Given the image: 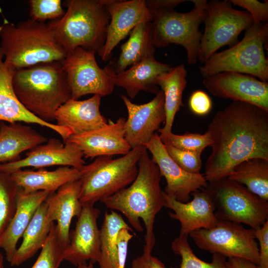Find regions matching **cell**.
I'll return each instance as SVG.
<instances>
[{"instance_id": "6da1fadb", "label": "cell", "mask_w": 268, "mask_h": 268, "mask_svg": "<svg viewBox=\"0 0 268 268\" xmlns=\"http://www.w3.org/2000/svg\"><path fill=\"white\" fill-rule=\"evenodd\" d=\"M206 132L211 141L203 174L208 183L227 178L244 161L268 160V111L259 107L233 101L215 114Z\"/></svg>"}, {"instance_id": "7a4b0ae2", "label": "cell", "mask_w": 268, "mask_h": 268, "mask_svg": "<svg viewBox=\"0 0 268 268\" xmlns=\"http://www.w3.org/2000/svg\"><path fill=\"white\" fill-rule=\"evenodd\" d=\"M137 175L128 187L100 201L112 210L121 212L136 231L146 233L143 252L151 253L155 243L154 224L157 213L164 207V191L160 186L161 175L147 150L143 151L138 163Z\"/></svg>"}, {"instance_id": "3957f363", "label": "cell", "mask_w": 268, "mask_h": 268, "mask_svg": "<svg viewBox=\"0 0 268 268\" xmlns=\"http://www.w3.org/2000/svg\"><path fill=\"white\" fill-rule=\"evenodd\" d=\"M12 84L22 106L49 123L55 120L57 109L71 98L61 61L41 63L15 70Z\"/></svg>"}, {"instance_id": "277c9868", "label": "cell", "mask_w": 268, "mask_h": 268, "mask_svg": "<svg viewBox=\"0 0 268 268\" xmlns=\"http://www.w3.org/2000/svg\"><path fill=\"white\" fill-rule=\"evenodd\" d=\"M64 5V15L47 23L56 41L67 53L77 48L98 53L110 19L106 0H67Z\"/></svg>"}, {"instance_id": "5b68a950", "label": "cell", "mask_w": 268, "mask_h": 268, "mask_svg": "<svg viewBox=\"0 0 268 268\" xmlns=\"http://www.w3.org/2000/svg\"><path fill=\"white\" fill-rule=\"evenodd\" d=\"M0 39L4 61L14 70L62 61L67 54L47 23L30 18L17 24L5 20L0 26Z\"/></svg>"}, {"instance_id": "8992f818", "label": "cell", "mask_w": 268, "mask_h": 268, "mask_svg": "<svg viewBox=\"0 0 268 268\" xmlns=\"http://www.w3.org/2000/svg\"><path fill=\"white\" fill-rule=\"evenodd\" d=\"M144 145L132 148L127 154L96 157L81 169L79 199L82 204H94L130 186L138 173V163Z\"/></svg>"}, {"instance_id": "52a82bcc", "label": "cell", "mask_w": 268, "mask_h": 268, "mask_svg": "<svg viewBox=\"0 0 268 268\" xmlns=\"http://www.w3.org/2000/svg\"><path fill=\"white\" fill-rule=\"evenodd\" d=\"M268 39V22H253L240 41L227 50L216 52L199 67L201 76L203 78L221 72H235L267 82L268 60L264 49Z\"/></svg>"}, {"instance_id": "ba28073f", "label": "cell", "mask_w": 268, "mask_h": 268, "mask_svg": "<svg viewBox=\"0 0 268 268\" xmlns=\"http://www.w3.org/2000/svg\"><path fill=\"white\" fill-rule=\"evenodd\" d=\"M193 8L187 12H178L174 9L152 11L151 22L156 48L171 44L184 48L189 65L198 62V56L202 33L199 30L203 22L207 6L206 0H192Z\"/></svg>"}, {"instance_id": "9c48e42d", "label": "cell", "mask_w": 268, "mask_h": 268, "mask_svg": "<svg viewBox=\"0 0 268 268\" xmlns=\"http://www.w3.org/2000/svg\"><path fill=\"white\" fill-rule=\"evenodd\" d=\"M206 188L210 193L218 221L247 224L256 230L268 221V201L227 177Z\"/></svg>"}, {"instance_id": "30bf717a", "label": "cell", "mask_w": 268, "mask_h": 268, "mask_svg": "<svg viewBox=\"0 0 268 268\" xmlns=\"http://www.w3.org/2000/svg\"><path fill=\"white\" fill-rule=\"evenodd\" d=\"M203 22L204 30L198 56L201 64L221 48L236 44L240 33L252 24L253 20L247 11L233 8L229 0H211L207 2Z\"/></svg>"}, {"instance_id": "8fae6325", "label": "cell", "mask_w": 268, "mask_h": 268, "mask_svg": "<svg viewBox=\"0 0 268 268\" xmlns=\"http://www.w3.org/2000/svg\"><path fill=\"white\" fill-rule=\"evenodd\" d=\"M94 52L77 48L67 53L61 61L70 90L75 100L92 94L101 97L110 95L115 86L116 72L113 66L99 67Z\"/></svg>"}, {"instance_id": "7c38bea8", "label": "cell", "mask_w": 268, "mask_h": 268, "mask_svg": "<svg viewBox=\"0 0 268 268\" xmlns=\"http://www.w3.org/2000/svg\"><path fill=\"white\" fill-rule=\"evenodd\" d=\"M189 235L197 247L202 250L259 264V245L255 230L252 228H246L239 223L218 221L210 228L197 229Z\"/></svg>"}, {"instance_id": "4fadbf2b", "label": "cell", "mask_w": 268, "mask_h": 268, "mask_svg": "<svg viewBox=\"0 0 268 268\" xmlns=\"http://www.w3.org/2000/svg\"><path fill=\"white\" fill-rule=\"evenodd\" d=\"M144 146L151 153L161 176L165 179L164 192L168 196L186 202L190 201L192 193L207 187L208 183L203 174L186 172L173 160L157 134Z\"/></svg>"}, {"instance_id": "5bb4252c", "label": "cell", "mask_w": 268, "mask_h": 268, "mask_svg": "<svg viewBox=\"0 0 268 268\" xmlns=\"http://www.w3.org/2000/svg\"><path fill=\"white\" fill-rule=\"evenodd\" d=\"M202 84L213 96L253 104L268 111V83L253 76L221 72L203 78Z\"/></svg>"}, {"instance_id": "9a60e30c", "label": "cell", "mask_w": 268, "mask_h": 268, "mask_svg": "<svg viewBox=\"0 0 268 268\" xmlns=\"http://www.w3.org/2000/svg\"><path fill=\"white\" fill-rule=\"evenodd\" d=\"M106 4L110 19L105 42L97 53L104 61L111 58L114 48L137 25L153 18L145 0H106Z\"/></svg>"}, {"instance_id": "2e32d148", "label": "cell", "mask_w": 268, "mask_h": 268, "mask_svg": "<svg viewBox=\"0 0 268 268\" xmlns=\"http://www.w3.org/2000/svg\"><path fill=\"white\" fill-rule=\"evenodd\" d=\"M100 214V210L94 204H82L75 229L70 232L69 243L64 249V260L77 267L88 261L99 263L100 230L97 221Z\"/></svg>"}, {"instance_id": "e0dca14e", "label": "cell", "mask_w": 268, "mask_h": 268, "mask_svg": "<svg viewBox=\"0 0 268 268\" xmlns=\"http://www.w3.org/2000/svg\"><path fill=\"white\" fill-rule=\"evenodd\" d=\"M121 98L128 112L125 137L132 149L147 143L165 121L164 98L160 90L154 98L143 104H136L126 96Z\"/></svg>"}, {"instance_id": "ac0fdd59", "label": "cell", "mask_w": 268, "mask_h": 268, "mask_svg": "<svg viewBox=\"0 0 268 268\" xmlns=\"http://www.w3.org/2000/svg\"><path fill=\"white\" fill-rule=\"evenodd\" d=\"M83 154L75 144L51 138L29 150L25 157L16 161L0 164V170L9 174L25 167L42 169L54 166H68L78 169L85 164Z\"/></svg>"}, {"instance_id": "d6986e66", "label": "cell", "mask_w": 268, "mask_h": 268, "mask_svg": "<svg viewBox=\"0 0 268 268\" xmlns=\"http://www.w3.org/2000/svg\"><path fill=\"white\" fill-rule=\"evenodd\" d=\"M191 196V200L182 202L164 192V207L173 211L169 213V216L180 223L179 236H188L193 231L210 228L218 222L212 196L206 188L192 193Z\"/></svg>"}, {"instance_id": "ffe728a7", "label": "cell", "mask_w": 268, "mask_h": 268, "mask_svg": "<svg viewBox=\"0 0 268 268\" xmlns=\"http://www.w3.org/2000/svg\"><path fill=\"white\" fill-rule=\"evenodd\" d=\"M125 121L123 117L116 122L109 119L104 126L79 134H72L65 142L77 145L86 158L125 155L132 149L125 137Z\"/></svg>"}, {"instance_id": "44dd1931", "label": "cell", "mask_w": 268, "mask_h": 268, "mask_svg": "<svg viewBox=\"0 0 268 268\" xmlns=\"http://www.w3.org/2000/svg\"><path fill=\"white\" fill-rule=\"evenodd\" d=\"M3 58L0 48V121L9 123L23 122L39 125L55 131L65 143L71 135L69 129L41 120L27 111L20 103L13 87L12 79L15 70L4 62Z\"/></svg>"}, {"instance_id": "7402d4cb", "label": "cell", "mask_w": 268, "mask_h": 268, "mask_svg": "<svg viewBox=\"0 0 268 268\" xmlns=\"http://www.w3.org/2000/svg\"><path fill=\"white\" fill-rule=\"evenodd\" d=\"M101 96L93 95L84 100L70 98L62 105L55 115L57 125L79 134L106 125L108 122L100 111Z\"/></svg>"}, {"instance_id": "603a6c76", "label": "cell", "mask_w": 268, "mask_h": 268, "mask_svg": "<svg viewBox=\"0 0 268 268\" xmlns=\"http://www.w3.org/2000/svg\"><path fill=\"white\" fill-rule=\"evenodd\" d=\"M80 184L79 180L69 182L50 194L46 201L47 214L57 222L56 229L61 243L66 248L69 242L70 226L73 217H77L82 207L79 199Z\"/></svg>"}, {"instance_id": "cb8c5ba5", "label": "cell", "mask_w": 268, "mask_h": 268, "mask_svg": "<svg viewBox=\"0 0 268 268\" xmlns=\"http://www.w3.org/2000/svg\"><path fill=\"white\" fill-rule=\"evenodd\" d=\"M45 191L26 193L18 187L16 207L14 215L0 240L7 261L10 263L17 250L19 239L32 219L38 207L50 195Z\"/></svg>"}, {"instance_id": "d4e9b609", "label": "cell", "mask_w": 268, "mask_h": 268, "mask_svg": "<svg viewBox=\"0 0 268 268\" xmlns=\"http://www.w3.org/2000/svg\"><path fill=\"white\" fill-rule=\"evenodd\" d=\"M172 67L157 61L154 55L150 56L116 74L115 86L124 88L131 99L134 98L141 91L156 94L159 91L157 77Z\"/></svg>"}, {"instance_id": "484cf974", "label": "cell", "mask_w": 268, "mask_h": 268, "mask_svg": "<svg viewBox=\"0 0 268 268\" xmlns=\"http://www.w3.org/2000/svg\"><path fill=\"white\" fill-rule=\"evenodd\" d=\"M10 174L16 186L26 193L45 191L52 194L63 185L79 180L80 171L74 167L62 166L53 171L21 169Z\"/></svg>"}, {"instance_id": "4316f807", "label": "cell", "mask_w": 268, "mask_h": 268, "mask_svg": "<svg viewBox=\"0 0 268 268\" xmlns=\"http://www.w3.org/2000/svg\"><path fill=\"white\" fill-rule=\"evenodd\" d=\"M187 76L185 65L181 64L161 74L157 78L156 83L164 94L166 116L164 126L158 132L160 133V139L165 145L172 133L175 115L180 108L184 106L182 96L187 83Z\"/></svg>"}, {"instance_id": "83f0119b", "label": "cell", "mask_w": 268, "mask_h": 268, "mask_svg": "<svg viewBox=\"0 0 268 268\" xmlns=\"http://www.w3.org/2000/svg\"><path fill=\"white\" fill-rule=\"evenodd\" d=\"M47 139L31 127L20 123L0 122V164L20 159L24 151L43 144Z\"/></svg>"}, {"instance_id": "f1b7e54d", "label": "cell", "mask_w": 268, "mask_h": 268, "mask_svg": "<svg viewBox=\"0 0 268 268\" xmlns=\"http://www.w3.org/2000/svg\"><path fill=\"white\" fill-rule=\"evenodd\" d=\"M54 223L47 214V203L45 200L38 207L23 233L22 243L17 248L10 263L11 266H19L42 248Z\"/></svg>"}, {"instance_id": "f546056e", "label": "cell", "mask_w": 268, "mask_h": 268, "mask_svg": "<svg viewBox=\"0 0 268 268\" xmlns=\"http://www.w3.org/2000/svg\"><path fill=\"white\" fill-rule=\"evenodd\" d=\"M155 48L151 22L138 24L121 47V53L113 66L116 73L147 57L154 55Z\"/></svg>"}, {"instance_id": "4dcf8cb0", "label": "cell", "mask_w": 268, "mask_h": 268, "mask_svg": "<svg viewBox=\"0 0 268 268\" xmlns=\"http://www.w3.org/2000/svg\"><path fill=\"white\" fill-rule=\"evenodd\" d=\"M227 178L268 201V160L251 158L238 164Z\"/></svg>"}, {"instance_id": "1f68e13d", "label": "cell", "mask_w": 268, "mask_h": 268, "mask_svg": "<svg viewBox=\"0 0 268 268\" xmlns=\"http://www.w3.org/2000/svg\"><path fill=\"white\" fill-rule=\"evenodd\" d=\"M132 228L114 210L106 212L100 230V268H118L117 235L122 228Z\"/></svg>"}, {"instance_id": "d6a6232c", "label": "cell", "mask_w": 268, "mask_h": 268, "mask_svg": "<svg viewBox=\"0 0 268 268\" xmlns=\"http://www.w3.org/2000/svg\"><path fill=\"white\" fill-rule=\"evenodd\" d=\"M173 252L181 257L179 268H229L227 258L218 253H213L211 261H203L194 253L188 242V236H179L172 243ZM169 268H174L170 267Z\"/></svg>"}, {"instance_id": "836d02e7", "label": "cell", "mask_w": 268, "mask_h": 268, "mask_svg": "<svg viewBox=\"0 0 268 268\" xmlns=\"http://www.w3.org/2000/svg\"><path fill=\"white\" fill-rule=\"evenodd\" d=\"M17 190L10 174L0 170V240L14 215Z\"/></svg>"}, {"instance_id": "e575fe53", "label": "cell", "mask_w": 268, "mask_h": 268, "mask_svg": "<svg viewBox=\"0 0 268 268\" xmlns=\"http://www.w3.org/2000/svg\"><path fill=\"white\" fill-rule=\"evenodd\" d=\"M64 249L58 238L54 222L38 258L31 268H59L64 260Z\"/></svg>"}, {"instance_id": "d590c367", "label": "cell", "mask_w": 268, "mask_h": 268, "mask_svg": "<svg viewBox=\"0 0 268 268\" xmlns=\"http://www.w3.org/2000/svg\"><path fill=\"white\" fill-rule=\"evenodd\" d=\"M211 143L210 136L207 132L204 134L187 132L183 134H176L172 133L165 145L201 154Z\"/></svg>"}, {"instance_id": "8d00e7d4", "label": "cell", "mask_w": 268, "mask_h": 268, "mask_svg": "<svg viewBox=\"0 0 268 268\" xmlns=\"http://www.w3.org/2000/svg\"><path fill=\"white\" fill-rule=\"evenodd\" d=\"M28 3L30 18L39 22L60 19L65 12L61 0H30Z\"/></svg>"}, {"instance_id": "74e56055", "label": "cell", "mask_w": 268, "mask_h": 268, "mask_svg": "<svg viewBox=\"0 0 268 268\" xmlns=\"http://www.w3.org/2000/svg\"><path fill=\"white\" fill-rule=\"evenodd\" d=\"M165 146L171 158L184 170L192 174L200 173L201 154L181 150L170 145Z\"/></svg>"}, {"instance_id": "f35d334b", "label": "cell", "mask_w": 268, "mask_h": 268, "mask_svg": "<svg viewBox=\"0 0 268 268\" xmlns=\"http://www.w3.org/2000/svg\"><path fill=\"white\" fill-rule=\"evenodd\" d=\"M234 5L239 6L245 9L252 16L253 22L265 23L268 20V1L264 2L257 0H230Z\"/></svg>"}, {"instance_id": "ab89813d", "label": "cell", "mask_w": 268, "mask_h": 268, "mask_svg": "<svg viewBox=\"0 0 268 268\" xmlns=\"http://www.w3.org/2000/svg\"><path fill=\"white\" fill-rule=\"evenodd\" d=\"M189 106L193 113L202 116L210 112L212 103L211 99L206 92L197 90L191 94L189 99Z\"/></svg>"}, {"instance_id": "60d3db41", "label": "cell", "mask_w": 268, "mask_h": 268, "mask_svg": "<svg viewBox=\"0 0 268 268\" xmlns=\"http://www.w3.org/2000/svg\"><path fill=\"white\" fill-rule=\"evenodd\" d=\"M255 235L259 249V263L257 268H268V221L255 230Z\"/></svg>"}, {"instance_id": "b9f144b4", "label": "cell", "mask_w": 268, "mask_h": 268, "mask_svg": "<svg viewBox=\"0 0 268 268\" xmlns=\"http://www.w3.org/2000/svg\"><path fill=\"white\" fill-rule=\"evenodd\" d=\"M133 232L128 228L121 229L117 235L118 268H125L127 260L128 243L133 238Z\"/></svg>"}, {"instance_id": "7bdbcfd3", "label": "cell", "mask_w": 268, "mask_h": 268, "mask_svg": "<svg viewBox=\"0 0 268 268\" xmlns=\"http://www.w3.org/2000/svg\"><path fill=\"white\" fill-rule=\"evenodd\" d=\"M131 268H166L158 258L151 253L143 252V254L133 260Z\"/></svg>"}, {"instance_id": "ee69618b", "label": "cell", "mask_w": 268, "mask_h": 268, "mask_svg": "<svg viewBox=\"0 0 268 268\" xmlns=\"http://www.w3.org/2000/svg\"><path fill=\"white\" fill-rule=\"evenodd\" d=\"M147 6L151 10L164 9H174L177 5L185 2V0H147Z\"/></svg>"}, {"instance_id": "f6af8a7d", "label": "cell", "mask_w": 268, "mask_h": 268, "mask_svg": "<svg viewBox=\"0 0 268 268\" xmlns=\"http://www.w3.org/2000/svg\"><path fill=\"white\" fill-rule=\"evenodd\" d=\"M227 263L229 268H257V265L253 263L240 258H228Z\"/></svg>"}, {"instance_id": "bcb514c9", "label": "cell", "mask_w": 268, "mask_h": 268, "mask_svg": "<svg viewBox=\"0 0 268 268\" xmlns=\"http://www.w3.org/2000/svg\"><path fill=\"white\" fill-rule=\"evenodd\" d=\"M77 268H94L93 267V263L91 261H89L88 264H84L83 265H79L77 266Z\"/></svg>"}, {"instance_id": "7dc6e473", "label": "cell", "mask_w": 268, "mask_h": 268, "mask_svg": "<svg viewBox=\"0 0 268 268\" xmlns=\"http://www.w3.org/2000/svg\"><path fill=\"white\" fill-rule=\"evenodd\" d=\"M0 268H4L3 256L0 252Z\"/></svg>"}]
</instances>
